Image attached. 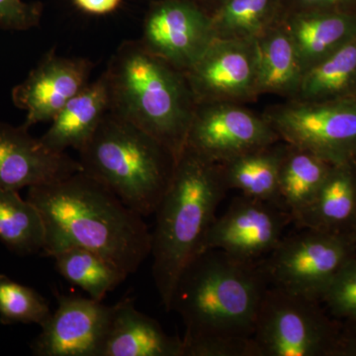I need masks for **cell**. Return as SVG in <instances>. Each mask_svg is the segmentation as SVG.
Returning <instances> with one entry per match:
<instances>
[{"label": "cell", "instance_id": "1", "mask_svg": "<svg viewBox=\"0 0 356 356\" xmlns=\"http://www.w3.org/2000/svg\"><path fill=\"white\" fill-rule=\"evenodd\" d=\"M27 199L43 218L44 257L86 248L130 275L151 255L152 232L145 217L83 170L30 187Z\"/></svg>", "mask_w": 356, "mask_h": 356}, {"label": "cell", "instance_id": "2", "mask_svg": "<svg viewBox=\"0 0 356 356\" xmlns=\"http://www.w3.org/2000/svg\"><path fill=\"white\" fill-rule=\"evenodd\" d=\"M262 259L243 261L209 250L184 269L170 310L184 321V356L207 341L252 339L262 300L270 286Z\"/></svg>", "mask_w": 356, "mask_h": 356}, {"label": "cell", "instance_id": "3", "mask_svg": "<svg viewBox=\"0 0 356 356\" xmlns=\"http://www.w3.org/2000/svg\"><path fill=\"white\" fill-rule=\"evenodd\" d=\"M227 191L219 163L185 147L152 232L154 285L168 312L177 281L200 254Z\"/></svg>", "mask_w": 356, "mask_h": 356}, {"label": "cell", "instance_id": "4", "mask_svg": "<svg viewBox=\"0 0 356 356\" xmlns=\"http://www.w3.org/2000/svg\"><path fill=\"white\" fill-rule=\"evenodd\" d=\"M105 72L109 111L151 135L178 161L196 106L184 72L147 51L139 40L123 42Z\"/></svg>", "mask_w": 356, "mask_h": 356}, {"label": "cell", "instance_id": "5", "mask_svg": "<svg viewBox=\"0 0 356 356\" xmlns=\"http://www.w3.org/2000/svg\"><path fill=\"white\" fill-rule=\"evenodd\" d=\"M79 154L84 173L145 218L156 212L177 163L159 140L110 111Z\"/></svg>", "mask_w": 356, "mask_h": 356}, {"label": "cell", "instance_id": "6", "mask_svg": "<svg viewBox=\"0 0 356 356\" xmlns=\"http://www.w3.org/2000/svg\"><path fill=\"white\" fill-rule=\"evenodd\" d=\"M321 302L269 286L255 323L257 356H332L341 321Z\"/></svg>", "mask_w": 356, "mask_h": 356}, {"label": "cell", "instance_id": "7", "mask_svg": "<svg viewBox=\"0 0 356 356\" xmlns=\"http://www.w3.org/2000/svg\"><path fill=\"white\" fill-rule=\"evenodd\" d=\"M302 229L283 236L262 264L270 286L321 302L339 269L355 254L356 240L350 233Z\"/></svg>", "mask_w": 356, "mask_h": 356}, {"label": "cell", "instance_id": "8", "mask_svg": "<svg viewBox=\"0 0 356 356\" xmlns=\"http://www.w3.org/2000/svg\"><path fill=\"white\" fill-rule=\"evenodd\" d=\"M264 116L280 140L332 165L356 163V98L324 102L286 100Z\"/></svg>", "mask_w": 356, "mask_h": 356}, {"label": "cell", "instance_id": "9", "mask_svg": "<svg viewBox=\"0 0 356 356\" xmlns=\"http://www.w3.org/2000/svg\"><path fill=\"white\" fill-rule=\"evenodd\" d=\"M280 140L264 114L241 103H197L185 147L221 165Z\"/></svg>", "mask_w": 356, "mask_h": 356}, {"label": "cell", "instance_id": "10", "mask_svg": "<svg viewBox=\"0 0 356 356\" xmlns=\"http://www.w3.org/2000/svg\"><path fill=\"white\" fill-rule=\"evenodd\" d=\"M184 74L196 104L254 102L261 95L257 40L216 38Z\"/></svg>", "mask_w": 356, "mask_h": 356}, {"label": "cell", "instance_id": "11", "mask_svg": "<svg viewBox=\"0 0 356 356\" xmlns=\"http://www.w3.org/2000/svg\"><path fill=\"white\" fill-rule=\"evenodd\" d=\"M216 39L210 14L188 0H158L149 6L139 41L180 72L191 69Z\"/></svg>", "mask_w": 356, "mask_h": 356}, {"label": "cell", "instance_id": "12", "mask_svg": "<svg viewBox=\"0 0 356 356\" xmlns=\"http://www.w3.org/2000/svg\"><path fill=\"white\" fill-rule=\"evenodd\" d=\"M290 222L289 213L280 206L241 194L213 222L201 252L220 250L243 261H261L277 247Z\"/></svg>", "mask_w": 356, "mask_h": 356}, {"label": "cell", "instance_id": "13", "mask_svg": "<svg viewBox=\"0 0 356 356\" xmlns=\"http://www.w3.org/2000/svg\"><path fill=\"white\" fill-rule=\"evenodd\" d=\"M113 306L90 297L58 295V307L32 341L36 356H102Z\"/></svg>", "mask_w": 356, "mask_h": 356}, {"label": "cell", "instance_id": "14", "mask_svg": "<svg viewBox=\"0 0 356 356\" xmlns=\"http://www.w3.org/2000/svg\"><path fill=\"white\" fill-rule=\"evenodd\" d=\"M95 65L83 58L58 55L55 49L44 56L22 83L13 89L17 108L26 112L23 125L29 129L51 122L67 102L89 83Z\"/></svg>", "mask_w": 356, "mask_h": 356}, {"label": "cell", "instance_id": "15", "mask_svg": "<svg viewBox=\"0 0 356 356\" xmlns=\"http://www.w3.org/2000/svg\"><path fill=\"white\" fill-rule=\"evenodd\" d=\"M28 130L0 122V188L19 191L83 170L79 161L51 151Z\"/></svg>", "mask_w": 356, "mask_h": 356}, {"label": "cell", "instance_id": "16", "mask_svg": "<svg viewBox=\"0 0 356 356\" xmlns=\"http://www.w3.org/2000/svg\"><path fill=\"white\" fill-rule=\"evenodd\" d=\"M102 356H184V343L125 298L113 305Z\"/></svg>", "mask_w": 356, "mask_h": 356}, {"label": "cell", "instance_id": "17", "mask_svg": "<svg viewBox=\"0 0 356 356\" xmlns=\"http://www.w3.org/2000/svg\"><path fill=\"white\" fill-rule=\"evenodd\" d=\"M109 108L108 79L104 70L60 109L40 140L55 153H65L70 147L79 152L92 137Z\"/></svg>", "mask_w": 356, "mask_h": 356}, {"label": "cell", "instance_id": "18", "mask_svg": "<svg viewBox=\"0 0 356 356\" xmlns=\"http://www.w3.org/2000/svg\"><path fill=\"white\" fill-rule=\"evenodd\" d=\"M280 22L291 37L304 72L356 38V15L343 11L286 13Z\"/></svg>", "mask_w": 356, "mask_h": 356}, {"label": "cell", "instance_id": "19", "mask_svg": "<svg viewBox=\"0 0 356 356\" xmlns=\"http://www.w3.org/2000/svg\"><path fill=\"white\" fill-rule=\"evenodd\" d=\"M356 214V163L332 165L313 202L295 222L300 229L350 233Z\"/></svg>", "mask_w": 356, "mask_h": 356}, {"label": "cell", "instance_id": "20", "mask_svg": "<svg viewBox=\"0 0 356 356\" xmlns=\"http://www.w3.org/2000/svg\"><path fill=\"white\" fill-rule=\"evenodd\" d=\"M287 149L288 144L280 140L221 163L220 168L227 189H235L247 197L282 208L280 178Z\"/></svg>", "mask_w": 356, "mask_h": 356}, {"label": "cell", "instance_id": "21", "mask_svg": "<svg viewBox=\"0 0 356 356\" xmlns=\"http://www.w3.org/2000/svg\"><path fill=\"white\" fill-rule=\"evenodd\" d=\"M259 95H276L291 100L304 70L291 37L282 23L269 28L257 39Z\"/></svg>", "mask_w": 356, "mask_h": 356}, {"label": "cell", "instance_id": "22", "mask_svg": "<svg viewBox=\"0 0 356 356\" xmlns=\"http://www.w3.org/2000/svg\"><path fill=\"white\" fill-rule=\"evenodd\" d=\"M356 98V38L304 72L292 102H324Z\"/></svg>", "mask_w": 356, "mask_h": 356}, {"label": "cell", "instance_id": "23", "mask_svg": "<svg viewBox=\"0 0 356 356\" xmlns=\"http://www.w3.org/2000/svg\"><path fill=\"white\" fill-rule=\"evenodd\" d=\"M332 166L310 152L288 145L280 172V200L292 222L298 221L313 202Z\"/></svg>", "mask_w": 356, "mask_h": 356}, {"label": "cell", "instance_id": "24", "mask_svg": "<svg viewBox=\"0 0 356 356\" xmlns=\"http://www.w3.org/2000/svg\"><path fill=\"white\" fill-rule=\"evenodd\" d=\"M56 269L67 282L88 293V297L103 301L128 277L118 266L92 250L70 248L54 254Z\"/></svg>", "mask_w": 356, "mask_h": 356}, {"label": "cell", "instance_id": "25", "mask_svg": "<svg viewBox=\"0 0 356 356\" xmlns=\"http://www.w3.org/2000/svg\"><path fill=\"white\" fill-rule=\"evenodd\" d=\"M0 241L20 257L43 252L44 226L41 213L17 191L0 188Z\"/></svg>", "mask_w": 356, "mask_h": 356}, {"label": "cell", "instance_id": "26", "mask_svg": "<svg viewBox=\"0 0 356 356\" xmlns=\"http://www.w3.org/2000/svg\"><path fill=\"white\" fill-rule=\"evenodd\" d=\"M281 16V0H222L210 13L218 39L257 40Z\"/></svg>", "mask_w": 356, "mask_h": 356}, {"label": "cell", "instance_id": "27", "mask_svg": "<svg viewBox=\"0 0 356 356\" xmlns=\"http://www.w3.org/2000/svg\"><path fill=\"white\" fill-rule=\"evenodd\" d=\"M49 302L36 290L0 274V323L36 324L42 327L51 317Z\"/></svg>", "mask_w": 356, "mask_h": 356}, {"label": "cell", "instance_id": "28", "mask_svg": "<svg viewBox=\"0 0 356 356\" xmlns=\"http://www.w3.org/2000/svg\"><path fill=\"white\" fill-rule=\"evenodd\" d=\"M337 321L356 320V254L341 266L321 297Z\"/></svg>", "mask_w": 356, "mask_h": 356}, {"label": "cell", "instance_id": "29", "mask_svg": "<svg viewBox=\"0 0 356 356\" xmlns=\"http://www.w3.org/2000/svg\"><path fill=\"white\" fill-rule=\"evenodd\" d=\"M43 6L24 0H0V28L11 31H26L41 22Z\"/></svg>", "mask_w": 356, "mask_h": 356}, {"label": "cell", "instance_id": "30", "mask_svg": "<svg viewBox=\"0 0 356 356\" xmlns=\"http://www.w3.org/2000/svg\"><path fill=\"white\" fill-rule=\"evenodd\" d=\"M283 6V14L293 13H311V11H336L334 8L344 6L350 0H286Z\"/></svg>", "mask_w": 356, "mask_h": 356}, {"label": "cell", "instance_id": "31", "mask_svg": "<svg viewBox=\"0 0 356 356\" xmlns=\"http://www.w3.org/2000/svg\"><path fill=\"white\" fill-rule=\"evenodd\" d=\"M332 356H356V320L341 321Z\"/></svg>", "mask_w": 356, "mask_h": 356}, {"label": "cell", "instance_id": "32", "mask_svg": "<svg viewBox=\"0 0 356 356\" xmlns=\"http://www.w3.org/2000/svg\"><path fill=\"white\" fill-rule=\"evenodd\" d=\"M77 8L92 15H105L113 13L120 6L121 0H72Z\"/></svg>", "mask_w": 356, "mask_h": 356}, {"label": "cell", "instance_id": "33", "mask_svg": "<svg viewBox=\"0 0 356 356\" xmlns=\"http://www.w3.org/2000/svg\"><path fill=\"white\" fill-rule=\"evenodd\" d=\"M188 1H191V2H193V3L197 4V6L202 7L204 10H205V4L208 3V2H210V1H214V0H188ZM216 1H217V3H216V7H217L218 4H219L220 2L222 1V0H216ZM216 7H215V8H216ZM214 9H213V10H214Z\"/></svg>", "mask_w": 356, "mask_h": 356}, {"label": "cell", "instance_id": "34", "mask_svg": "<svg viewBox=\"0 0 356 356\" xmlns=\"http://www.w3.org/2000/svg\"><path fill=\"white\" fill-rule=\"evenodd\" d=\"M350 233L351 234V235L355 236V240H356V214H355V219H353V224H351Z\"/></svg>", "mask_w": 356, "mask_h": 356}]
</instances>
